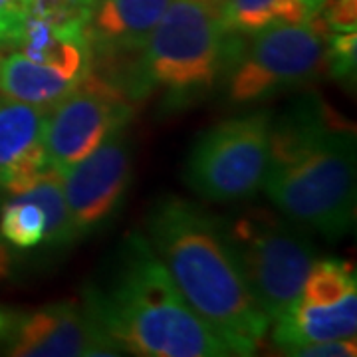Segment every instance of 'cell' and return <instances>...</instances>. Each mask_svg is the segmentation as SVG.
Here are the masks:
<instances>
[{"label": "cell", "instance_id": "1", "mask_svg": "<svg viewBox=\"0 0 357 357\" xmlns=\"http://www.w3.org/2000/svg\"><path fill=\"white\" fill-rule=\"evenodd\" d=\"M262 189L290 222L337 241L356 220V131L316 93L272 119Z\"/></svg>", "mask_w": 357, "mask_h": 357}, {"label": "cell", "instance_id": "2", "mask_svg": "<svg viewBox=\"0 0 357 357\" xmlns=\"http://www.w3.org/2000/svg\"><path fill=\"white\" fill-rule=\"evenodd\" d=\"M145 227L187 304L232 356H252L266 340L270 319L246 286L222 220L181 197H165Z\"/></svg>", "mask_w": 357, "mask_h": 357}, {"label": "cell", "instance_id": "3", "mask_svg": "<svg viewBox=\"0 0 357 357\" xmlns=\"http://www.w3.org/2000/svg\"><path fill=\"white\" fill-rule=\"evenodd\" d=\"M84 307L123 351L145 357H227L222 340L192 310L149 241L131 234L107 286H88Z\"/></svg>", "mask_w": 357, "mask_h": 357}, {"label": "cell", "instance_id": "4", "mask_svg": "<svg viewBox=\"0 0 357 357\" xmlns=\"http://www.w3.org/2000/svg\"><path fill=\"white\" fill-rule=\"evenodd\" d=\"M241 34L229 32L215 0H171L139 52L131 91L163 88L191 102L206 93L230 64Z\"/></svg>", "mask_w": 357, "mask_h": 357}, {"label": "cell", "instance_id": "5", "mask_svg": "<svg viewBox=\"0 0 357 357\" xmlns=\"http://www.w3.org/2000/svg\"><path fill=\"white\" fill-rule=\"evenodd\" d=\"M246 286L270 324L292 307L316 262L312 241L288 218L264 208L222 220Z\"/></svg>", "mask_w": 357, "mask_h": 357}, {"label": "cell", "instance_id": "6", "mask_svg": "<svg viewBox=\"0 0 357 357\" xmlns=\"http://www.w3.org/2000/svg\"><path fill=\"white\" fill-rule=\"evenodd\" d=\"M272 119L262 109L206 129L187 157V187L215 203L243 201L260 191L270 165Z\"/></svg>", "mask_w": 357, "mask_h": 357}, {"label": "cell", "instance_id": "7", "mask_svg": "<svg viewBox=\"0 0 357 357\" xmlns=\"http://www.w3.org/2000/svg\"><path fill=\"white\" fill-rule=\"evenodd\" d=\"M326 28L307 18L278 24L238 40L225 72L232 103H252L280 91L302 88L324 68Z\"/></svg>", "mask_w": 357, "mask_h": 357}, {"label": "cell", "instance_id": "8", "mask_svg": "<svg viewBox=\"0 0 357 357\" xmlns=\"http://www.w3.org/2000/svg\"><path fill=\"white\" fill-rule=\"evenodd\" d=\"M42 129L48 165L58 173L82 161L109 133L129 123L128 96L91 68L64 100L50 107Z\"/></svg>", "mask_w": 357, "mask_h": 357}, {"label": "cell", "instance_id": "9", "mask_svg": "<svg viewBox=\"0 0 357 357\" xmlns=\"http://www.w3.org/2000/svg\"><path fill=\"white\" fill-rule=\"evenodd\" d=\"M60 175L77 241L107 227L119 213L131 183L128 126L115 129Z\"/></svg>", "mask_w": 357, "mask_h": 357}, {"label": "cell", "instance_id": "10", "mask_svg": "<svg viewBox=\"0 0 357 357\" xmlns=\"http://www.w3.org/2000/svg\"><path fill=\"white\" fill-rule=\"evenodd\" d=\"M4 354L14 357L121 356L123 349L103 332L86 307L56 302L16 316L4 333Z\"/></svg>", "mask_w": 357, "mask_h": 357}, {"label": "cell", "instance_id": "11", "mask_svg": "<svg viewBox=\"0 0 357 357\" xmlns=\"http://www.w3.org/2000/svg\"><path fill=\"white\" fill-rule=\"evenodd\" d=\"M171 0H98L88 22L91 54L123 58L139 54Z\"/></svg>", "mask_w": 357, "mask_h": 357}, {"label": "cell", "instance_id": "12", "mask_svg": "<svg viewBox=\"0 0 357 357\" xmlns=\"http://www.w3.org/2000/svg\"><path fill=\"white\" fill-rule=\"evenodd\" d=\"M272 324V342L282 354L318 342L356 337L357 290L333 304H307L298 300Z\"/></svg>", "mask_w": 357, "mask_h": 357}, {"label": "cell", "instance_id": "13", "mask_svg": "<svg viewBox=\"0 0 357 357\" xmlns=\"http://www.w3.org/2000/svg\"><path fill=\"white\" fill-rule=\"evenodd\" d=\"M26 58L50 66L72 79L82 82L93 68L88 26L54 24L44 18L26 14L18 46Z\"/></svg>", "mask_w": 357, "mask_h": 357}, {"label": "cell", "instance_id": "14", "mask_svg": "<svg viewBox=\"0 0 357 357\" xmlns=\"http://www.w3.org/2000/svg\"><path fill=\"white\" fill-rule=\"evenodd\" d=\"M77 79L68 77L50 66L38 64L24 54L16 52L2 58L0 64V91L18 102L50 109L76 88Z\"/></svg>", "mask_w": 357, "mask_h": 357}, {"label": "cell", "instance_id": "15", "mask_svg": "<svg viewBox=\"0 0 357 357\" xmlns=\"http://www.w3.org/2000/svg\"><path fill=\"white\" fill-rule=\"evenodd\" d=\"M218 13L232 34H255L270 26L306 22L310 13L302 0H222Z\"/></svg>", "mask_w": 357, "mask_h": 357}, {"label": "cell", "instance_id": "16", "mask_svg": "<svg viewBox=\"0 0 357 357\" xmlns=\"http://www.w3.org/2000/svg\"><path fill=\"white\" fill-rule=\"evenodd\" d=\"M46 114L42 107L13 98L0 100V177L28 147L42 139Z\"/></svg>", "mask_w": 357, "mask_h": 357}, {"label": "cell", "instance_id": "17", "mask_svg": "<svg viewBox=\"0 0 357 357\" xmlns=\"http://www.w3.org/2000/svg\"><path fill=\"white\" fill-rule=\"evenodd\" d=\"M16 197L30 201V203H36L44 211V215H46L44 243L56 246V248H64L68 244L76 243V230H74L68 203H66L62 175L58 171L46 169L32 187H28L24 192H20Z\"/></svg>", "mask_w": 357, "mask_h": 357}, {"label": "cell", "instance_id": "18", "mask_svg": "<svg viewBox=\"0 0 357 357\" xmlns=\"http://www.w3.org/2000/svg\"><path fill=\"white\" fill-rule=\"evenodd\" d=\"M356 290V272L349 264L340 260H316L304 282L300 300L307 304H333Z\"/></svg>", "mask_w": 357, "mask_h": 357}, {"label": "cell", "instance_id": "19", "mask_svg": "<svg viewBox=\"0 0 357 357\" xmlns=\"http://www.w3.org/2000/svg\"><path fill=\"white\" fill-rule=\"evenodd\" d=\"M46 215L36 203L13 197L0 213V236L18 248H32L44 243Z\"/></svg>", "mask_w": 357, "mask_h": 357}, {"label": "cell", "instance_id": "20", "mask_svg": "<svg viewBox=\"0 0 357 357\" xmlns=\"http://www.w3.org/2000/svg\"><path fill=\"white\" fill-rule=\"evenodd\" d=\"M357 34L356 30H330L326 32L324 66L333 79L356 76Z\"/></svg>", "mask_w": 357, "mask_h": 357}, {"label": "cell", "instance_id": "21", "mask_svg": "<svg viewBox=\"0 0 357 357\" xmlns=\"http://www.w3.org/2000/svg\"><path fill=\"white\" fill-rule=\"evenodd\" d=\"M28 0H0V48H16L24 26Z\"/></svg>", "mask_w": 357, "mask_h": 357}, {"label": "cell", "instance_id": "22", "mask_svg": "<svg viewBox=\"0 0 357 357\" xmlns=\"http://www.w3.org/2000/svg\"><path fill=\"white\" fill-rule=\"evenodd\" d=\"M324 16L318 18L326 32L330 30H356L357 22V0H326L319 8Z\"/></svg>", "mask_w": 357, "mask_h": 357}, {"label": "cell", "instance_id": "23", "mask_svg": "<svg viewBox=\"0 0 357 357\" xmlns=\"http://www.w3.org/2000/svg\"><path fill=\"white\" fill-rule=\"evenodd\" d=\"M286 356L296 357H354L357 356L356 337H344V340H328L318 344L302 345L288 351Z\"/></svg>", "mask_w": 357, "mask_h": 357}, {"label": "cell", "instance_id": "24", "mask_svg": "<svg viewBox=\"0 0 357 357\" xmlns=\"http://www.w3.org/2000/svg\"><path fill=\"white\" fill-rule=\"evenodd\" d=\"M10 268H13L10 252H8V248L4 244L0 243V280H4L10 274Z\"/></svg>", "mask_w": 357, "mask_h": 357}, {"label": "cell", "instance_id": "25", "mask_svg": "<svg viewBox=\"0 0 357 357\" xmlns=\"http://www.w3.org/2000/svg\"><path fill=\"white\" fill-rule=\"evenodd\" d=\"M304 2V6H306V10L310 13V16H314L316 13H319V8L326 4V0H302Z\"/></svg>", "mask_w": 357, "mask_h": 357}, {"label": "cell", "instance_id": "26", "mask_svg": "<svg viewBox=\"0 0 357 357\" xmlns=\"http://www.w3.org/2000/svg\"><path fill=\"white\" fill-rule=\"evenodd\" d=\"M218 2H222V0H215V4H218Z\"/></svg>", "mask_w": 357, "mask_h": 357}, {"label": "cell", "instance_id": "27", "mask_svg": "<svg viewBox=\"0 0 357 357\" xmlns=\"http://www.w3.org/2000/svg\"><path fill=\"white\" fill-rule=\"evenodd\" d=\"M0 64H2V56H0Z\"/></svg>", "mask_w": 357, "mask_h": 357}]
</instances>
